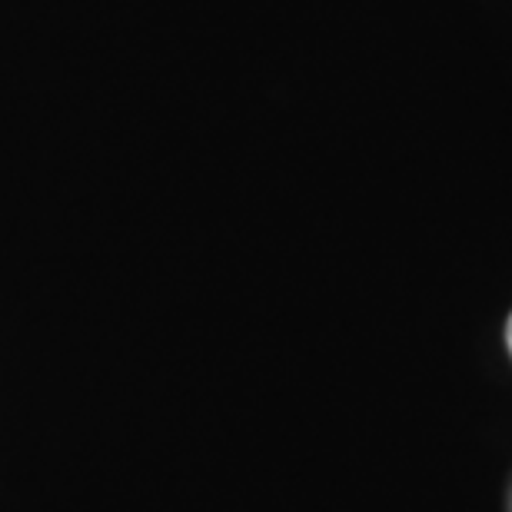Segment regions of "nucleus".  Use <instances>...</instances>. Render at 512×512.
Here are the masks:
<instances>
[{
	"instance_id": "1",
	"label": "nucleus",
	"mask_w": 512,
	"mask_h": 512,
	"mask_svg": "<svg viewBox=\"0 0 512 512\" xmlns=\"http://www.w3.org/2000/svg\"><path fill=\"white\" fill-rule=\"evenodd\" d=\"M506 343H509V353H512V316H509V323H506Z\"/></svg>"
}]
</instances>
